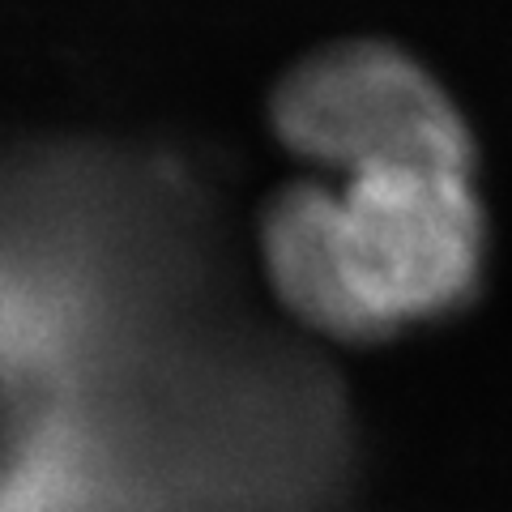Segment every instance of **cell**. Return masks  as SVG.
Wrapping results in <instances>:
<instances>
[{
  "label": "cell",
  "instance_id": "cell-1",
  "mask_svg": "<svg viewBox=\"0 0 512 512\" xmlns=\"http://www.w3.org/2000/svg\"><path fill=\"white\" fill-rule=\"evenodd\" d=\"M325 261L342 342L389 338L461 308L483 265L466 171L376 167L325 192Z\"/></svg>",
  "mask_w": 512,
  "mask_h": 512
},
{
  "label": "cell",
  "instance_id": "cell-2",
  "mask_svg": "<svg viewBox=\"0 0 512 512\" xmlns=\"http://www.w3.org/2000/svg\"><path fill=\"white\" fill-rule=\"evenodd\" d=\"M278 128L299 154L342 167H470L466 124L431 77L393 47L350 43L308 60L278 94Z\"/></svg>",
  "mask_w": 512,
  "mask_h": 512
}]
</instances>
